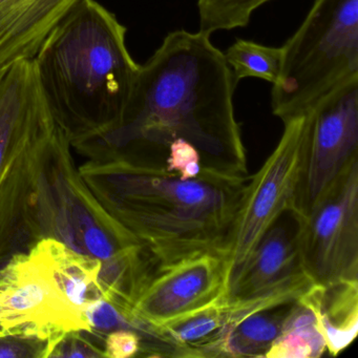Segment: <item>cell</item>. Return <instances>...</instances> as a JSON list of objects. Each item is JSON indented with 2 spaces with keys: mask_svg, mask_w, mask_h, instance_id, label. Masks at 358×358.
Listing matches in <instances>:
<instances>
[{
  "mask_svg": "<svg viewBox=\"0 0 358 358\" xmlns=\"http://www.w3.org/2000/svg\"><path fill=\"white\" fill-rule=\"evenodd\" d=\"M301 217L284 211L262 236L228 282V299H246L305 276L301 255Z\"/></svg>",
  "mask_w": 358,
  "mask_h": 358,
  "instance_id": "obj_11",
  "label": "cell"
},
{
  "mask_svg": "<svg viewBox=\"0 0 358 358\" xmlns=\"http://www.w3.org/2000/svg\"><path fill=\"white\" fill-rule=\"evenodd\" d=\"M1 331H3V330H1V328H0V332H1Z\"/></svg>",
  "mask_w": 358,
  "mask_h": 358,
  "instance_id": "obj_25",
  "label": "cell"
},
{
  "mask_svg": "<svg viewBox=\"0 0 358 358\" xmlns=\"http://www.w3.org/2000/svg\"><path fill=\"white\" fill-rule=\"evenodd\" d=\"M229 263L223 251H203L159 265L134 303V324L154 327L227 296Z\"/></svg>",
  "mask_w": 358,
  "mask_h": 358,
  "instance_id": "obj_10",
  "label": "cell"
},
{
  "mask_svg": "<svg viewBox=\"0 0 358 358\" xmlns=\"http://www.w3.org/2000/svg\"><path fill=\"white\" fill-rule=\"evenodd\" d=\"M142 350L140 333L127 329L110 331L104 341L103 357H135Z\"/></svg>",
  "mask_w": 358,
  "mask_h": 358,
  "instance_id": "obj_22",
  "label": "cell"
},
{
  "mask_svg": "<svg viewBox=\"0 0 358 358\" xmlns=\"http://www.w3.org/2000/svg\"><path fill=\"white\" fill-rule=\"evenodd\" d=\"M49 357H103V351L81 336L79 331L60 337L50 352Z\"/></svg>",
  "mask_w": 358,
  "mask_h": 358,
  "instance_id": "obj_23",
  "label": "cell"
},
{
  "mask_svg": "<svg viewBox=\"0 0 358 358\" xmlns=\"http://www.w3.org/2000/svg\"><path fill=\"white\" fill-rule=\"evenodd\" d=\"M85 169L104 209L159 265L203 251L227 252L249 176L203 169L185 179L165 157L106 152Z\"/></svg>",
  "mask_w": 358,
  "mask_h": 358,
  "instance_id": "obj_2",
  "label": "cell"
},
{
  "mask_svg": "<svg viewBox=\"0 0 358 358\" xmlns=\"http://www.w3.org/2000/svg\"><path fill=\"white\" fill-rule=\"evenodd\" d=\"M301 255L312 284L358 280V159L301 217Z\"/></svg>",
  "mask_w": 358,
  "mask_h": 358,
  "instance_id": "obj_7",
  "label": "cell"
},
{
  "mask_svg": "<svg viewBox=\"0 0 358 358\" xmlns=\"http://www.w3.org/2000/svg\"><path fill=\"white\" fill-rule=\"evenodd\" d=\"M224 56L236 83L243 79L257 78L274 85L280 76L282 58L280 48L236 39Z\"/></svg>",
  "mask_w": 358,
  "mask_h": 358,
  "instance_id": "obj_17",
  "label": "cell"
},
{
  "mask_svg": "<svg viewBox=\"0 0 358 358\" xmlns=\"http://www.w3.org/2000/svg\"><path fill=\"white\" fill-rule=\"evenodd\" d=\"M30 251L43 262L66 303L79 315L85 317L87 303L104 299L98 280L99 259L77 252L55 238H41Z\"/></svg>",
  "mask_w": 358,
  "mask_h": 358,
  "instance_id": "obj_13",
  "label": "cell"
},
{
  "mask_svg": "<svg viewBox=\"0 0 358 358\" xmlns=\"http://www.w3.org/2000/svg\"><path fill=\"white\" fill-rule=\"evenodd\" d=\"M310 113L309 142L293 208L301 217L358 159V76L327 94Z\"/></svg>",
  "mask_w": 358,
  "mask_h": 358,
  "instance_id": "obj_9",
  "label": "cell"
},
{
  "mask_svg": "<svg viewBox=\"0 0 358 358\" xmlns=\"http://www.w3.org/2000/svg\"><path fill=\"white\" fill-rule=\"evenodd\" d=\"M270 0H198L200 31L211 35L217 31L245 28L255 10Z\"/></svg>",
  "mask_w": 358,
  "mask_h": 358,
  "instance_id": "obj_18",
  "label": "cell"
},
{
  "mask_svg": "<svg viewBox=\"0 0 358 358\" xmlns=\"http://www.w3.org/2000/svg\"><path fill=\"white\" fill-rule=\"evenodd\" d=\"M282 49L271 92L282 122L307 114L322 97L358 76V0H314L305 20Z\"/></svg>",
  "mask_w": 358,
  "mask_h": 358,
  "instance_id": "obj_5",
  "label": "cell"
},
{
  "mask_svg": "<svg viewBox=\"0 0 358 358\" xmlns=\"http://www.w3.org/2000/svg\"><path fill=\"white\" fill-rule=\"evenodd\" d=\"M81 0H0V72L33 59L43 41Z\"/></svg>",
  "mask_w": 358,
  "mask_h": 358,
  "instance_id": "obj_12",
  "label": "cell"
},
{
  "mask_svg": "<svg viewBox=\"0 0 358 358\" xmlns=\"http://www.w3.org/2000/svg\"><path fill=\"white\" fill-rule=\"evenodd\" d=\"M83 313L92 331L110 332L117 329L127 328L138 330L134 322L116 305L106 299H96L87 303Z\"/></svg>",
  "mask_w": 358,
  "mask_h": 358,
  "instance_id": "obj_19",
  "label": "cell"
},
{
  "mask_svg": "<svg viewBox=\"0 0 358 358\" xmlns=\"http://www.w3.org/2000/svg\"><path fill=\"white\" fill-rule=\"evenodd\" d=\"M49 343L35 337L0 332V358L48 357Z\"/></svg>",
  "mask_w": 358,
  "mask_h": 358,
  "instance_id": "obj_21",
  "label": "cell"
},
{
  "mask_svg": "<svg viewBox=\"0 0 358 358\" xmlns=\"http://www.w3.org/2000/svg\"><path fill=\"white\" fill-rule=\"evenodd\" d=\"M6 71L7 70H3L1 71V72H0V80H1V78H3V74H5Z\"/></svg>",
  "mask_w": 358,
  "mask_h": 358,
  "instance_id": "obj_24",
  "label": "cell"
},
{
  "mask_svg": "<svg viewBox=\"0 0 358 358\" xmlns=\"http://www.w3.org/2000/svg\"><path fill=\"white\" fill-rule=\"evenodd\" d=\"M326 351V341L313 311L299 297L266 358H318Z\"/></svg>",
  "mask_w": 358,
  "mask_h": 358,
  "instance_id": "obj_16",
  "label": "cell"
},
{
  "mask_svg": "<svg viewBox=\"0 0 358 358\" xmlns=\"http://www.w3.org/2000/svg\"><path fill=\"white\" fill-rule=\"evenodd\" d=\"M127 32L101 3L81 0L33 58L48 106L77 148L121 122L140 70Z\"/></svg>",
  "mask_w": 358,
  "mask_h": 358,
  "instance_id": "obj_3",
  "label": "cell"
},
{
  "mask_svg": "<svg viewBox=\"0 0 358 358\" xmlns=\"http://www.w3.org/2000/svg\"><path fill=\"white\" fill-rule=\"evenodd\" d=\"M311 121L309 112L284 122L278 145L259 171L249 176L226 252L229 280L238 273L274 221L284 211L294 208Z\"/></svg>",
  "mask_w": 358,
  "mask_h": 358,
  "instance_id": "obj_6",
  "label": "cell"
},
{
  "mask_svg": "<svg viewBox=\"0 0 358 358\" xmlns=\"http://www.w3.org/2000/svg\"><path fill=\"white\" fill-rule=\"evenodd\" d=\"M299 299L313 311L331 355L353 343L358 332V280L312 284Z\"/></svg>",
  "mask_w": 358,
  "mask_h": 358,
  "instance_id": "obj_14",
  "label": "cell"
},
{
  "mask_svg": "<svg viewBox=\"0 0 358 358\" xmlns=\"http://www.w3.org/2000/svg\"><path fill=\"white\" fill-rule=\"evenodd\" d=\"M0 328L47 341L49 354L66 333L93 332L87 320L71 309L49 270L30 250L16 253L0 270Z\"/></svg>",
  "mask_w": 358,
  "mask_h": 358,
  "instance_id": "obj_8",
  "label": "cell"
},
{
  "mask_svg": "<svg viewBox=\"0 0 358 358\" xmlns=\"http://www.w3.org/2000/svg\"><path fill=\"white\" fill-rule=\"evenodd\" d=\"M294 301L264 308L241 320L222 343L219 357H265Z\"/></svg>",
  "mask_w": 358,
  "mask_h": 358,
  "instance_id": "obj_15",
  "label": "cell"
},
{
  "mask_svg": "<svg viewBox=\"0 0 358 358\" xmlns=\"http://www.w3.org/2000/svg\"><path fill=\"white\" fill-rule=\"evenodd\" d=\"M165 165L169 171L180 173L185 179L198 177L204 169L200 152L182 139L175 140L169 144Z\"/></svg>",
  "mask_w": 358,
  "mask_h": 358,
  "instance_id": "obj_20",
  "label": "cell"
},
{
  "mask_svg": "<svg viewBox=\"0 0 358 358\" xmlns=\"http://www.w3.org/2000/svg\"><path fill=\"white\" fill-rule=\"evenodd\" d=\"M234 80L223 52L206 33L175 31L145 64L118 127L81 146L87 152L167 154L182 139L200 152L204 169L248 176L242 131L234 113Z\"/></svg>",
  "mask_w": 358,
  "mask_h": 358,
  "instance_id": "obj_1",
  "label": "cell"
},
{
  "mask_svg": "<svg viewBox=\"0 0 358 358\" xmlns=\"http://www.w3.org/2000/svg\"><path fill=\"white\" fill-rule=\"evenodd\" d=\"M70 140L54 118L33 59L0 80V261L35 238H52Z\"/></svg>",
  "mask_w": 358,
  "mask_h": 358,
  "instance_id": "obj_4",
  "label": "cell"
}]
</instances>
